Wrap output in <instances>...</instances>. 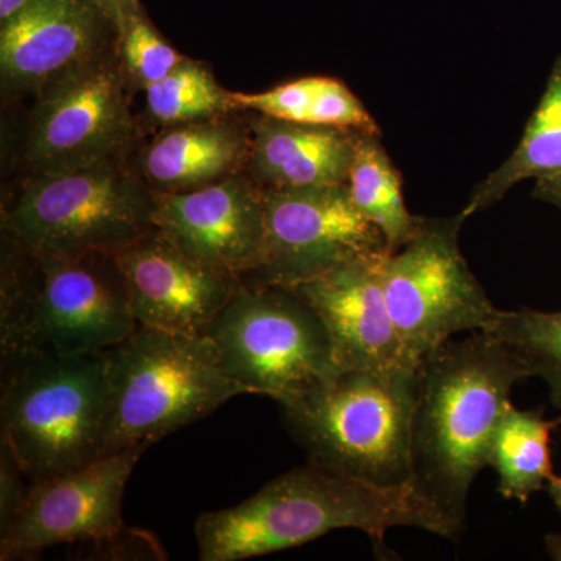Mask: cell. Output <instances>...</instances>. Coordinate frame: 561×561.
Returning <instances> with one entry per match:
<instances>
[{"mask_svg": "<svg viewBox=\"0 0 561 561\" xmlns=\"http://www.w3.org/2000/svg\"><path fill=\"white\" fill-rule=\"evenodd\" d=\"M531 378L522 357L493 335L443 343L416 370L412 483L463 534L468 497L489 465L513 387Z\"/></svg>", "mask_w": 561, "mask_h": 561, "instance_id": "6da1fadb", "label": "cell"}, {"mask_svg": "<svg viewBox=\"0 0 561 561\" xmlns=\"http://www.w3.org/2000/svg\"><path fill=\"white\" fill-rule=\"evenodd\" d=\"M397 527L449 540L461 535L413 485H371L308 461L234 507L203 513L195 540L202 561H239L297 548L334 530H360L383 542Z\"/></svg>", "mask_w": 561, "mask_h": 561, "instance_id": "7a4b0ae2", "label": "cell"}, {"mask_svg": "<svg viewBox=\"0 0 561 561\" xmlns=\"http://www.w3.org/2000/svg\"><path fill=\"white\" fill-rule=\"evenodd\" d=\"M0 356L103 353L138 330L119 265L108 253H38L7 239Z\"/></svg>", "mask_w": 561, "mask_h": 561, "instance_id": "3957f363", "label": "cell"}, {"mask_svg": "<svg viewBox=\"0 0 561 561\" xmlns=\"http://www.w3.org/2000/svg\"><path fill=\"white\" fill-rule=\"evenodd\" d=\"M416 370H339L280 405L284 420L317 467L371 485H413Z\"/></svg>", "mask_w": 561, "mask_h": 561, "instance_id": "277c9868", "label": "cell"}, {"mask_svg": "<svg viewBox=\"0 0 561 561\" xmlns=\"http://www.w3.org/2000/svg\"><path fill=\"white\" fill-rule=\"evenodd\" d=\"M108 419L102 456L149 448L249 394L221 367L208 335L138 327L105 351Z\"/></svg>", "mask_w": 561, "mask_h": 561, "instance_id": "5b68a950", "label": "cell"}, {"mask_svg": "<svg viewBox=\"0 0 561 561\" xmlns=\"http://www.w3.org/2000/svg\"><path fill=\"white\" fill-rule=\"evenodd\" d=\"M2 443L28 483L102 457L108 419L105 351L2 362Z\"/></svg>", "mask_w": 561, "mask_h": 561, "instance_id": "8992f818", "label": "cell"}, {"mask_svg": "<svg viewBox=\"0 0 561 561\" xmlns=\"http://www.w3.org/2000/svg\"><path fill=\"white\" fill-rule=\"evenodd\" d=\"M206 335L230 378L279 405L339 371L320 317L286 287L239 284Z\"/></svg>", "mask_w": 561, "mask_h": 561, "instance_id": "52a82bcc", "label": "cell"}, {"mask_svg": "<svg viewBox=\"0 0 561 561\" xmlns=\"http://www.w3.org/2000/svg\"><path fill=\"white\" fill-rule=\"evenodd\" d=\"M157 198L114 161L41 175L3 216L7 239L38 253L116 254L154 227Z\"/></svg>", "mask_w": 561, "mask_h": 561, "instance_id": "ba28073f", "label": "cell"}, {"mask_svg": "<svg viewBox=\"0 0 561 561\" xmlns=\"http://www.w3.org/2000/svg\"><path fill=\"white\" fill-rule=\"evenodd\" d=\"M465 219H421L411 241L386 257L383 289L405 353L415 364L460 332H478L496 316L461 254Z\"/></svg>", "mask_w": 561, "mask_h": 561, "instance_id": "9c48e42d", "label": "cell"}, {"mask_svg": "<svg viewBox=\"0 0 561 561\" xmlns=\"http://www.w3.org/2000/svg\"><path fill=\"white\" fill-rule=\"evenodd\" d=\"M264 249L245 283L295 289L370 254L390 253L382 232L354 206L346 184L264 191Z\"/></svg>", "mask_w": 561, "mask_h": 561, "instance_id": "30bf717a", "label": "cell"}, {"mask_svg": "<svg viewBox=\"0 0 561 561\" xmlns=\"http://www.w3.org/2000/svg\"><path fill=\"white\" fill-rule=\"evenodd\" d=\"M146 449L106 454L77 470L28 483L16 515L0 531V560L31 559L73 542L105 545L128 534L122 501Z\"/></svg>", "mask_w": 561, "mask_h": 561, "instance_id": "8fae6325", "label": "cell"}, {"mask_svg": "<svg viewBox=\"0 0 561 561\" xmlns=\"http://www.w3.org/2000/svg\"><path fill=\"white\" fill-rule=\"evenodd\" d=\"M131 133L119 72L95 58L44 87L27 139V157L41 175L114 161Z\"/></svg>", "mask_w": 561, "mask_h": 561, "instance_id": "7c38bea8", "label": "cell"}, {"mask_svg": "<svg viewBox=\"0 0 561 561\" xmlns=\"http://www.w3.org/2000/svg\"><path fill=\"white\" fill-rule=\"evenodd\" d=\"M154 198V227L192 260L241 283L260 268L264 198L249 181L230 176Z\"/></svg>", "mask_w": 561, "mask_h": 561, "instance_id": "4fadbf2b", "label": "cell"}, {"mask_svg": "<svg viewBox=\"0 0 561 561\" xmlns=\"http://www.w3.org/2000/svg\"><path fill=\"white\" fill-rule=\"evenodd\" d=\"M139 327L206 335L241 280L192 260L157 227L113 254Z\"/></svg>", "mask_w": 561, "mask_h": 561, "instance_id": "5bb4252c", "label": "cell"}, {"mask_svg": "<svg viewBox=\"0 0 561 561\" xmlns=\"http://www.w3.org/2000/svg\"><path fill=\"white\" fill-rule=\"evenodd\" d=\"M390 253L345 262L295 291L324 324L339 370L416 368L391 317L382 267Z\"/></svg>", "mask_w": 561, "mask_h": 561, "instance_id": "9a60e30c", "label": "cell"}, {"mask_svg": "<svg viewBox=\"0 0 561 561\" xmlns=\"http://www.w3.org/2000/svg\"><path fill=\"white\" fill-rule=\"evenodd\" d=\"M111 14L99 0H28L0 32V69L9 90L44 88L105 47Z\"/></svg>", "mask_w": 561, "mask_h": 561, "instance_id": "2e32d148", "label": "cell"}, {"mask_svg": "<svg viewBox=\"0 0 561 561\" xmlns=\"http://www.w3.org/2000/svg\"><path fill=\"white\" fill-rule=\"evenodd\" d=\"M357 131L264 116L254 127L250 160L264 191L346 184Z\"/></svg>", "mask_w": 561, "mask_h": 561, "instance_id": "e0dca14e", "label": "cell"}, {"mask_svg": "<svg viewBox=\"0 0 561 561\" xmlns=\"http://www.w3.org/2000/svg\"><path fill=\"white\" fill-rule=\"evenodd\" d=\"M242 153L241 133L231 125L190 122L154 139L144 169L164 192L191 191L230 175Z\"/></svg>", "mask_w": 561, "mask_h": 561, "instance_id": "ac0fdd59", "label": "cell"}, {"mask_svg": "<svg viewBox=\"0 0 561 561\" xmlns=\"http://www.w3.org/2000/svg\"><path fill=\"white\" fill-rule=\"evenodd\" d=\"M561 172V55L549 76L540 103L534 111L518 147L507 161L476 187L460 216L465 220L496 205L516 184Z\"/></svg>", "mask_w": 561, "mask_h": 561, "instance_id": "d6986e66", "label": "cell"}, {"mask_svg": "<svg viewBox=\"0 0 561 561\" xmlns=\"http://www.w3.org/2000/svg\"><path fill=\"white\" fill-rule=\"evenodd\" d=\"M561 416L548 420L541 411H519L511 404L491 443L489 465L497 474L504 500L527 504L553 476L551 437Z\"/></svg>", "mask_w": 561, "mask_h": 561, "instance_id": "ffe728a7", "label": "cell"}, {"mask_svg": "<svg viewBox=\"0 0 561 561\" xmlns=\"http://www.w3.org/2000/svg\"><path fill=\"white\" fill-rule=\"evenodd\" d=\"M379 138L381 135H357L346 186L354 206L382 232L390 253H393L416 234L423 217L409 213L400 172Z\"/></svg>", "mask_w": 561, "mask_h": 561, "instance_id": "44dd1931", "label": "cell"}, {"mask_svg": "<svg viewBox=\"0 0 561 561\" xmlns=\"http://www.w3.org/2000/svg\"><path fill=\"white\" fill-rule=\"evenodd\" d=\"M483 332L511 346L531 378L548 383L553 408L561 412V311L497 309Z\"/></svg>", "mask_w": 561, "mask_h": 561, "instance_id": "7402d4cb", "label": "cell"}, {"mask_svg": "<svg viewBox=\"0 0 561 561\" xmlns=\"http://www.w3.org/2000/svg\"><path fill=\"white\" fill-rule=\"evenodd\" d=\"M146 91L151 116L165 124L210 119L231 106L230 94L221 90L208 70L190 60L146 87Z\"/></svg>", "mask_w": 561, "mask_h": 561, "instance_id": "603a6c76", "label": "cell"}, {"mask_svg": "<svg viewBox=\"0 0 561 561\" xmlns=\"http://www.w3.org/2000/svg\"><path fill=\"white\" fill-rule=\"evenodd\" d=\"M121 28L125 62L144 87L164 79L186 60L133 11H128Z\"/></svg>", "mask_w": 561, "mask_h": 561, "instance_id": "cb8c5ba5", "label": "cell"}, {"mask_svg": "<svg viewBox=\"0 0 561 561\" xmlns=\"http://www.w3.org/2000/svg\"><path fill=\"white\" fill-rule=\"evenodd\" d=\"M308 124L342 130L381 135L364 103L342 83V81L319 77L316 98L309 111Z\"/></svg>", "mask_w": 561, "mask_h": 561, "instance_id": "d4e9b609", "label": "cell"}, {"mask_svg": "<svg viewBox=\"0 0 561 561\" xmlns=\"http://www.w3.org/2000/svg\"><path fill=\"white\" fill-rule=\"evenodd\" d=\"M317 84H319V77H306V79L289 81L257 94L232 92L231 106L257 111L262 116L273 117V119L308 124Z\"/></svg>", "mask_w": 561, "mask_h": 561, "instance_id": "484cf974", "label": "cell"}, {"mask_svg": "<svg viewBox=\"0 0 561 561\" xmlns=\"http://www.w3.org/2000/svg\"><path fill=\"white\" fill-rule=\"evenodd\" d=\"M25 478L21 465L13 456L5 443L0 445V531L9 527L11 519L16 515L28 486H24Z\"/></svg>", "mask_w": 561, "mask_h": 561, "instance_id": "4316f807", "label": "cell"}, {"mask_svg": "<svg viewBox=\"0 0 561 561\" xmlns=\"http://www.w3.org/2000/svg\"><path fill=\"white\" fill-rule=\"evenodd\" d=\"M534 198L561 210V172L535 181Z\"/></svg>", "mask_w": 561, "mask_h": 561, "instance_id": "83f0119b", "label": "cell"}, {"mask_svg": "<svg viewBox=\"0 0 561 561\" xmlns=\"http://www.w3.org/2000/svg\"><path fill=\"white\" fill-rule=\"evenodd\" d=\"M99 2L108 10L111 18H114L119 25L124 22L128 11H131L128 0H99Z\"/></svg>", "mask_w": 561, "mask_h": 561, "instance_id": "f1b7e54d", "label": "cell"}, {"mask_svg": "<svg viewBox=\"0 0 561 561\" xmlns=\"http://www.w3.org/2000/svg\"><path fill=\"white\" fill-rule=\"evenodd\" d=\"M28 0H0V20L7 21L18 13Z\"/></svg>", "mask_w": 561, "mask_h": 561, "instance_id": "f546056e", "label": "cell"}, {"mask_svg": "<svg viewBox=\"0 0 561 561\" xmlns=\"http://www.w3.org/2000/svg\"><path fill=\"white\" fill-rule=\"evenodd\" d=\"M546 549L553 560L561 561V531L546 537Z\"/></svg>", "mask_w": 561, "mask_h": 561, "instance_id": "4dcf8cb0", "label": "cell"}, {"mask_svg": "<svg viewBox=\"0 0 561 561\" xmlns=\"http://www.w3.org/2000/svg\"><path fill=\"white\" fill-rule=\"evenodd\" d=\"M546 486H548L549 494H551L557 511L561 513V476L553 474Z\"/></svg>", "mask_w": 561, "mask_h": 561, "instance_id": "1f68e13d", "label": "cell"}]
</instances>
